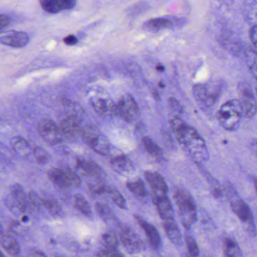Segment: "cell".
<instances>
[{
  "label": "cell",
  "instance_id": "obj_1",
  "mask_svg": "<svg viewBox=\"0 0 257 257\" xmlns=\"http://www.w3.org/2000/svg\"><path fill=\"white\" fill-rule=\"evenodd\" d=\"M170 126L178 142L184 147L195 163H205L208 160V149L196 129L188 125L178 117L170 120Z\"/></svg>",
  "mask_w": 257,
  "mask_h": 257
},
{
  "label": "cell",
  "instance_id": "obj_2",
  "mask_svg": "<svg viewBox=\"0 0 257 257\" xmlns=\"http://www.w3.org/2000/svg\"><path fill=\"white\" fill-rule=\"evenodd\" d=\"M224 193L229 203L231 210L237 216L245 228L250 234H255V225L253 214L247 204L240 198L236 189L231 183H225L223 188Z\"/></svg>",
  "mask_w": 257,
  "mask_h": 257
},
{
  "label": "cell",
  "instance_id": "obj_3",
  "mask_svg": "<svg viewBox=\"0 0 257 257\" xmlns=\"http://www.w3.org/2000/svg\"><path fill=\"white\" fill-rule=\"evenodd\" d=\"M174 199L182 224L186 230L190 229L198 219L196 204L193 197L184 189L177 188L174 192Z\"/></svg>",
  "mask_w": 257,
  "mask_h": 257
},
{
  "label": "cell",
  "instance_id": "obj_4",
  "mask_svg": "<svg viewBox=\"0 0 257 257\" xmlns=\"http://www.w3.org/2000/svg\"><path fill=\"white\" fill-rule=\"evenodd\" d=\"M224 83L220 79L196 84L192 88L194 98L203 109H210L219 100Z\"/></svg>",
  "mask_w": 257,
  "mask_h": 257
},
{
  "label": "cell",
  "instance_id": "obj_5",
  "mask_svg": "<svg viewBox=\"0 0 257 257\" xmlns=\"http://www.w3.org/2000/svg\"><path fill=\"white\" fill-rule=\"evenodd\" d=\"M242 117L243 113L241 103L236 99L225 102L218 111V121L228 132H235L239 128Z\"/></svg>",
  "mask_w": 257,
  "mask_h": 257
},
{
  "label": "cell",
  "instance_id": "obj_6",
  "mask_svg": "<svg viewBox=\"0 0 257 257\" xmlns=\"http://www.w3.org/2000/svg\"><path fill=\"white\" fill-rule=\"evenodd\" d=\"M49 180L59 189H70L81 186L80 178L69 168H54L48 172Z\"/></svg>",
  "mask_w": 257,
  "mask_h": 257
},
{
  "label": "cell",
  "instance_id": "obj_7",
  "mask_svg": "<svg viewBox=\"0 0 257 257\" xmlns=\"http://www.w3.org/2000/svg\"><path fill=\"white\" fill-rule=\"evenodd\" d=\"M7 205L12 211L24 215V217L26 215L25 213L34 211L30 203L29 197L25 192L24 188L18 183L13 185L10 188Z\"/></svg>",
  "mask_w": 257,
  "mask_h": 257
},
{
  "label": "cell",
  "instance_id": "obj_8",
  "mask_svg": "<svg viewBox=\"0 0 257 257\" xmlns=\"http://www.w3.org/2000/svg\"><path fill=\"white\" fill-rule=\"evenodd\" d=\"M83 139L90 148L100 156H106L110 153V144L104 135L94 125L85 127Z\"/></svg>",
  "mask_w": 257,
  "mask_h": 257
},
{
  "label": "cell",
  "instance_id": "obj_9",
  "mask_svg": "<svg viewBox=\"0 0 257 257\" xmlns=\"http://www.w3.org/2000/svg\"><path fill=\"white\" fill-rule=\"evenodd\" d=\"M119 238L121 244L129 254H138L146 249L145 242L131 227H121Z\"/></svg>",
  "mask_w": 257,
  "mask_h": 257
},
{
  "label": "cell",
  "instance_id": "obj_10",
  "mask_svg": "<svg viewBox=\"0 0 257 257\" xmlns=\"http://www.w3.org/2000/svg\"><path fill=\"white\" fill-rule=\"evenodd\" d=\"M91 106L101 118L109 119L117 115L116 105L103 93H96L90 97Z\"/></svg>",
  "mask_w": 257,
  "mask_h": 257
},
{
  "label": "cell",
  "instance_id": "obj_11",
  "mask_svg": "<svg viewBox=\"0 0 257 257\" xmlns=\"http://www.w3.org/2000/svg\"><path fill=\"white\" fill-rule=\"evenodd\" d=\"M238 90L243 117L248 119L253 118L257 112V103L252 88L247 82H243L239 84Z\"/></svg>",
  "mask_w": 257,
  "mask_h": 257
},
{
  "label": "cell",
  "instance_id": "obj_12",
  "mask_svg": "<svg viewBox=\"0 0 257 257\" xmlns=\"http://www.w3.org/2000/svg\"><path fill=\"white\" fill-rule=\"evenodd\" d=\"M117 115L127 122H133L139 115V106L131 94H124L116 105Z\"/></svg>",
  "mask_w": 257,
  "mask_h": 257
},
{
  "label": "cell",
  "instance_id": "obj_13",
  "mask_svg": "<svg viewBox=\"0 0 257 257\" xmlns=\"http://www.w3.org/2000/svg\"><path fill=\"white\" fill-rule=\"evenodd\" d=\"M61 133L65 139L70 141H77L83 138L85 127H82V121L79 116L70 115L66 117L60 124Z\"/></svg>",
  "mask_w": 257,
  "mask_h": 257
},
{
  "label": "cell",
  "instance_id": "obj_14",
  "mask_svg": "<svg viewBox=\"0 0 257 257\" xmlns=\"http://www.w3.org/2000/svg\"><path fill=\"white\" fill-rule=\"evenodd\" d=\"M38 132L43 141L50 145H58L62 142L61 128L50 119H43L38 124Z\"/></svg>",
  "mask_w": 257,
  "mask_h": 257
},
{
  "label": "cell",
  "instance_id": "obj_15",
  "mask_svg": "<svg viewBox=\"0 0 257 257\" xmlns=\"http://www.w3.org/2000/svg\"><path fill=\"white\" fill-rule=\"evenodd\" d=\"M78 169L85 177L92 179L93 181H104V171L94 161L86 159H78L76 161Z\"/></svg>",
  "mask_w": 257,
  "mask_h": 257
},
{
  "label": "cell",
  "instance_id": "obj_16",
  "mask_svg": "<svg viewBox=\"0 0 257 257\" xmlns=\"http://www.w3.org/2000/svg\"><path fill=\"white\" fill-rule=\"evenodd\" d=\"M30 39L26 33L22 31H3L0 37V42L6 46L13 48H23L29 43Z\"/></svg>",
  "mask_w": 257,
  "mask_h": 257
},
{
  "label": "cell",
  "instance_id": "obj_17",
  "mask_svg": "<svg viewBox=\"0 0 257 257\" xmlns=\"http://www.w3.org/2000/svg\"><path fill=\"white\" fill-rule=\"evenodd\" d=\"M153 201L162 220L174 219V209L168 195L153 194Z\"/></svg>",
  "mask_w": 257,
  "mask_h": 257
},
{
  "label": "cell",
  "instance_id": "obj_18",
  "mask_svg": "<svg viewBox=\"0 0 257 257\" xmlns=\"http://www.w3.org/2000/svg\"><path fill=\"white\" fill-rule=\"evenodd\" d=\"M135 219L145 232L150 246L156 250L159 249L162 245V240H161L160 234L156 227L146 221L145 219H143L141 216H135Z\"/></svg>",
  "mask_w": 257,
  "mask_h": 257
},
{
  "label": "cell",
  "instance_id": "obj_19",
  "mask_svg": "<svg viewBox=\"0 0 257 257\" xmlns=\"http://www.w3.org/2000/svg\"><path fill=\"white\" fill-rule=\"evenodd\" d=\"M146 180L150 185L154 195H168V187L164 177L156 171H146Z\"/></svg>",
  "mask_w": 257,
  "mask_h": 257
},
{
  "label": "cell",
  "instance_id": "obj_20",
  "mask_svg": "<svg viewBox=\"0 0 257 257\" xmlns=\"http://www.w3.org/2000/svg\"><path fill=\"white\" fill-rule=\"evenodd\" d=\"M40 4L44 11L51 14H57L74 8L76 2L73 0H43L40 1Z\"/></svg>",
  "mask_w": 257,
  "mask_h": 257
},
{
  "label": "cell",
  "instance_id": "obj_21",
  "mask_svg": "<svg viewBox=\"0 0 257 257\" xmlns=\"http://www.w3.org/2000/svg\"><path fill=\"white\" fill-rule=\"evenodd\" d=\"M1 246L9 254L17 255L20 253V246L14 234L9 231H2L1 232Z\"/></svg>",
  "mask_w": 257,
  "mask_h": 257
},
{
  "label": "cell",
  "instance_id": "obj_22",
  "mask_svg": "<svg viewBox=\"0 0 257 257\" xmlns=\"http://www.w3.org/2000/svg\"><path fill=\"white\" fill-rule=\"evenodd\" d=\"M163 228L167 237L175 245L181 244V231L174 219L163 221Z\"/></svg>",
  "mask_w": 257,
  "mask_h": 257
},
{
  "label": "cell",
  "instance_id": "obj_23",
  "mask_svg": "<svg viewBox=\"0 0 257 257\" xmlns=\"http://www.w3.org/2000/svg\"><path fill=\"white\" fill-rule=\"evenodd\" d=\"M41 196V204L50 213L55 217H61L63 216L62 208L58 204V201L52 196L49 195H40Z\"/></svg>",
  "mask_w": 257,
  "mask_h": 257
},
{
  "label": "cell",
  "instance_id": "obj_24",
  "mask_svg": "<svg viewBox=\"0 0 257 257\" xmlns=\"http://www.w3.org/2000/svg\"><path fill=\"white\" fill-rule=\"evenodd\" d=\"M174 23L172 21L165 18L150 19L144 25V29L151 32H157L164 29L172 28Z\"/></svg>",
  "mask_w": 257,
  "mask_h": 257
},
{
  "label": "cell",
  "instance_id": "obj_25",
  "mask_svg": "<svg viewBox=\"0 0 257 257\" xmlns=\"http://www.w3.org/2000/svg\"><path fill=\"white\" fill-rule=\"evenodd\" d=\"M111 166L118 173H128L133 170V165L130 159L125 156H118L109 161Z\"/></svg>",
  "mask_w": 257,
  "mask_h": 257
},
{
  "label": "cell",
  "instance_id": "obj_26",
  "mask_svg": "<svg viewBox=\"0 0 257 257\" xmlns=\"http://www.w3.org/2000/svg\"><path fill=\"white\" fill-rule=\"evenodd\" d=\"M143 146L146 151L158 161H162L164 158L163 151L157 144L149 137H144L142 138Z\"/></svg>",
  "mask_w": 257,
  "mask_h": 257
},
{
  "label": "cell",
  "instance_id": "obj_27",
  "mask_svg": "<svg viewBox=\"0 0 257 257\" xmlns=\"http://www.w3.org/2000/svg\"><path fill=\"white\" fill-rule=\"evenodd\" d=\"M11 145L13 150L22 157H28L31 155V145L24 138L19 137L13 138L11 141Z\"/></svg>",
  "mask_w": 257,
  "mask_h": 257
},
{
  "label": "cell",
  "instance_id": "obj_28",
  "mask_svg": "<svg viewBox=\"0 0 257 257\" xmlns=\"http://www.w3.org/2000/svg\"><path fill=\"white\" fill-rule=\"evenodd\" d=\"M222 249L225 257H243L240 246L234 239L230 237L224 238Z\"/></svg>",
  "mask_w": 257,
  "mask_h": 257
},
{
  "label": "cell",
  "instance_id": "obj_29",
  "mask_svg": "<svg viewBox=\"0 0 257 257\" xmlns=\"http://www.w3.org/2000/svg\"><path fill=\"white\" fill-rule=\"evenodd\" d=\"M128 190L132 193H133L135 196L143 199L148 197V192H147V188H146L145 184L144 181L141 179L135 180V181L128 182L126 184Z\"/></svg>",
  "mask_w": 257,
  "mask_h": 257
},
{
  "label": "cell",
  "instance_id": "obj_30",
  "mask_svg": "<svg viewBox=\"0 0 257 257\" xmlns=\"http://www.w3.org/2000/svg\"><path fill=\"white\" fill-rule=\"evenodd\" d=\"M101 243L103 248L106 249H117L118 246V239L117 234L113 230H106L102 234Z\"/></svg>",
  "mask_w": 257,
  "mask_h": 257
},
{
  "label": "cell",
  "instance_id": "obj_31",
  "mask_svg": "<svg viewBox=\"0 0 257 257\" xmlns=\"http://www.w3.org/2000/svg\"><path fill=\"white\" fill-rule=\"evenodd\" d=\"M74 207L80 212L81 213L87 217H90L92 215L91 205L88 200L82 195H76L74 197Z\"/></svg>",
  "mask_w": 257,
  "mask_h": 257
},
{
  "label": "cell",
  "instance_id": "obj_32",
  "mask_svg": "<svg viewBox=\"0 0 257 257\" xmlns=\"http://www.w3.org/2000/svg\"><path fill=\"white\" fill-rule=\"evenodd\" d=\"M89 190L93 195H110L113 188L108 186L104 181H93L88 185Z\"/></svg>",
  "mask_w": 257,
  "mask_h": 257
},
{
  "label": "cell",
  "instance_id": "obj_33",
  "mask_svg": "<svg viewBox=\"0 0 257 257\" xmlns=\"http://www.w3.org/2000/svg\"><path fill=\"white\" fill-rule=\"evenodd\" d=\"M95 208L97 213H98L99 216L105 222H110L116 221L113 212L109 208V206L105 203L98 201V202L96 203Z\"/></svg>",
  "mask_w": 257,
  "mask_h": 257
},
{
  "label": "cell",
  "instance_id": "obj_34",
  "mask_svg": "<svg viewBox=\"0 0 257 257\" xmlns=\"http://www.w3.org/2000/svg\"><path fill=\"white\" fill-rule=\"evenodd\" d=\"M186 248L189 257L199 256L200 250L198 243L192 236L186 235L185 237Z\"/></svg>",
  "mask_w": 257,
  "mask_h": 257
},
{
  "label": "cell",
  "instance_id": "obj_35",
  "mask_svg": "<svg viewBox=\"0 0 257 257\" xmlns=\"http://www.w3.org/2000/svg\"><path fill=\"white\" fill-rule=\"evenodd\" d=\"M33 153H34L36 160L40 165H45L49 162V153L44 149L40 147H34V150H33Z\"/></svg>",
  "mask_w": 257,
  "mask_h": 257
},
{
  "label": "cell",
  "instance_id": "obj_36",
  "mask_svg": "<svg viewBox=\"0 0 257 257\" xmlns=\"http://www.w3.org/2000/svg\"><path fill=\"white\" fill-rule=\"evenodd\" d=\"M109 198L113 201L114 204L119 207L121 209H126L127 205H126V201L124 199V196L117 190L116 189L113 188L112 192H111L110 195H109Z\"/></svg>",
  "mask_w": 257,
  "mask_h": 257
},
{
  "label": "cell",
  "instance_id": "obj_37",
  "mask_svg": "<svg viewBox=\"0 0 257 257\" xmlns=\"http://www.w3.org/2000/svg\"><path fill=\"white\" fill-rule=\"evenodd\" d=\"M246 60L249 70L257 82V52L255 53L250 51V53L246 55Z\"/></svg>",
  "mask_w": 257,
  "mask_h": 257
},
{
  "label": "cell",
  "instance_id": "obj_38",
  "mask_svg": "<svg viewBox=\"0 0 257 257\" xmlns=\"http://www.w3.org/2000/svg\"><path fill=\"white\" fill-rule=\"evenodd\" d=\"M97 257H125L119 250L117 249H103L97 252Z\"/></svg>",
  "mask_w": 257,
  "mask_h": 257
},
{
  "label": "cell",
  "instance_id": "obj_39",
  "mask_svg": "<svg viewBox=\"0 0 257 257\" xmlns=\"http://www.w3.org/2000/svg\"><path fill=\"white\" fill-rule=\"evenodd\" d=\"M168 102H169L170 107L171 108V109H172L174 112L177 114L183 113V106H182V105L180 104V102H179L177 99L174 98V97H170Z\"/></svg>",
  "mask_w": 257,
  "mask_h": 257
},
{
  "label": "cell",
  "instance_id": "obj_40",
  "mask_svg": "<svg viewBox=\"0 0 257 257\" xmlns=\"http://www.w3.org/2000/svg\"><path fill=\"white\" fill-rule=\"evenodd\" d=\"M249 39H250L251 42H252V46H253L254 49L257 52V27L253 26L249 30Z\"/></svg>",
  "mask_w": 257,
  "mask_h": 257
},
{
  "label": "cell",
  "instance_id": "obj_41",
  "mask_svg": "<svg viewBox=\"0 0 257 257\" xmlns=\"http://www.w3.org/2000/svg\"><path fill=\"white\" fill-rule=\"evenodd\" d=\"M64 43H65L67 46H75V45L77 44L78 43V39L76 38L75 36L70 35L66 37L63 40Z\"/></svg>",
  "mask_w": 257,
  "mask_h": 257
},
{
  "label": "cell",
  "instance_id": "obj_42",
  "mask_svg": "<svg viewBox=\"0 0 257 257\" xmlns=\"http://www.w3.org/2000/svg\"><path fill=\"white\" fill-rule=\"evenodd\" d=\"M10 16H7V15H2L0 17V22H1V31H4V29L7 28L9 25H10Z\"/></svg>",
  "mask_w": 257,
  "mask_h": 257
},
{
  "label": "cell",
  "instance_id": "obj_43",
  "mask_svg": "<svg viewBox=\"0 0 257 257\" xmlns=\"http://www.w3.org/2000/svg\"><path fill=\"white\" fill-rule=\"evenodd\" d=\"M30 257H47L46 254L43 252V251L40 250V249H35V250L32 251L30 254Z\"/></svg>",
  "mask_w": 257,
  "mask_h": 257
},
{
  "label": "cell",
  "instance_id": "obj_44",
  "mask_svg": "<svg viewBox=\"0 0 257 257\" xmlns=\"http://www.w3.org/2000/svg\"><path fill=\"white\" fill-rule=\"evenodd\" d=\"M250 147L251 150H252V152H253L255 156H257V140H255V141H254L251 144Z\"/></svg>",
  "mask_w": 257,
  "mask_h": 257
},
{
  "label": "cell",
  "instance_id": "obj_45",
  "mask_svg": "<svg viewBox=\"0 0 257 257\" xmlns=\"http://www.w3.org/2000/svg\"><path fill=\"white\" fill-rule=\"evenodd\" d=\"M252 182H253L254 187H255V192L257 194V177H252Z\"/></svg>",
  "mask_w": 257,
  "mask_h": 257
},
{
  "label": "cell",
  "instance_id": "obj_46",
  "mask_svg": "<svg viewBox=\"0 0 257 257\" xmlns=\"http://www.w3.org/2000/svg\"><path fill=\"white\" fill-rule=\"evenodd\" d=\"M156 70H159V71H163L164 70V67H162V65H159L156 67Z\"/></svg>",
  "mask_w": 257,
  "mask_h": 257
},
{
  "label": "cell",
  "instance_id": "obj_47",
  "mask_svg": "<svg viewBox=\"0 0 257 257\" xmlns=\"http://www.w3.org/2000/svg\"><path fill=\"white\" fill-rule=\"evenodd\" d=\"M55 257H63V256H61V255H55Z\"/></svg>",
  "mask_w": 257,
  "mask_h": 257
},
{
  "label": "cell",
  "instance_id": "obj_48",
  "mask_svg": "<svg viewBox=\"0 0 257 257\" xmlns=\"http://www.w3.org/2000/svg\"><path fill=\"white\" fill-rule=\"evenodd\" d=\"M1 257H6V255H4V254L3 253V252H2V256H1Z\"/></svg>",
  "mask_w": 257,
  "mask_h": 257
},
{
  "label": "cell",
  "instance_id": "obj_49",
  "mask_svg": "<svg viewBox=\"0 0 257 257\" xmlns=\"http://www.w3.org/2000/svg\"><path fill=\"white\" fill-rule=\"evenodd\" d=\"M255 26L257 27V15H256V25H255Z\"/></svg>",
  "mask_w": 257,
  "mask_h": 257
},
{
  "label": "cell",
  "instance_id": "obj_50",
  "mask_svg": "<svg viewBox=\"0 0 257 257\" xmlns=\"http://www.w3.org/2000/svg\"><path fill=\"white\" fill-rule=\"evenodd\" d=\"M255 92H256V95H257V89H256V91H255Z\"/></svg>",
  "mask_w": 257,
  "mask_h": 257
}]
</instances>
